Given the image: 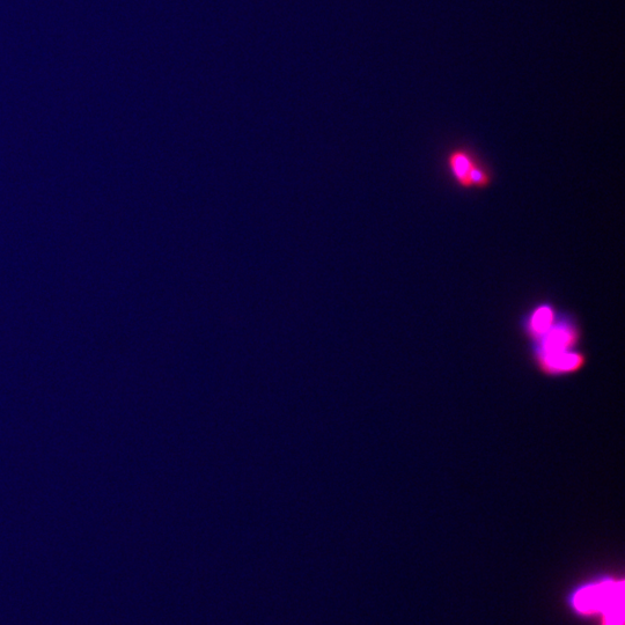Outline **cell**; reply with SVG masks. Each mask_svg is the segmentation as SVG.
Instances as JSON below:
<instances>
[{
  "instance_id": "obj_1",
  "label": "cell",
  "mask_w": 625,
  "mask_h": 625,
  "mask_svg": "<svg viewBox=\"0 0 625 625\" xmlns=\"http://www.w3.org/2000/svg\"><path fill=\"white\" fill-rule=\"evenodd\" d=\"M532 338L543 369L569 372L578 369L582 363V356L576 350L579 330L570 315L557 313L553 322Z\"/></svg>"
},
{
  "instance_id": "obj_2",
  "label": "cell",
  "mask_w": 625,
  "mask_h": 625,
  "mask_svg": "<svg viewBox=\"0 0 625 625\" xmlns=\"http://www.w3.org/2000/svg\"><path fill=\"white\" fill-rule=\"evenodd\" d=\"M569 604L579 615L604 616L624 608L623 583L602 578L576 588L569 598Z\"/></svg>"
},
{
  "instance_id": "obj_3",
  "label": "cell",
  "mask_w": 625,
  "mask_h": 625,
  "mask_svg": "<svg viewBox=\"0 0 625 625\" xmlns=\"http://www.w3.org/2000/svg\"><path fill=\"white\" fill-rule=\"evenodd\" d=\"M448 172L465 190H485L494 182L491 168L467 146L454 147L446 157Z\"/></svg>"
}]
</instances>
